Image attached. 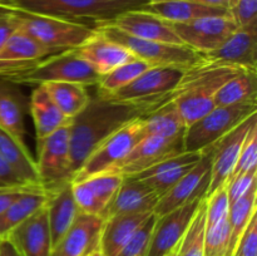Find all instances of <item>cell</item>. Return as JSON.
I'll return each mask as SVG.
<instances>
[{"instance_id": "6da1fadb", "label": "cell", "mask_w": 257, "mask_h": 256, "mask_svg": "<svg viewBox=\"0 0 257 256\" xmlns=\"http://www.w3.org/2000/svg\"><path fill=\"white\" fill-rule=\"evenodd\" d=\"M157 108V105L147 103L115 99L98 92L95 95H90L88 104L70 119V165L73 176L105 138L127 123L145 117Z\"/></svg>"}, {"instance_id": "7a4b0ae2", "label": "cell", "mask_w": 257, "mask_h": 256, "mask_svg": "<svg viewBox=\"0 0 257 256\" xmlns=\"http://www.w3.org/2000/svg\"><path fill=\"white\" fill-rule=\"evenodd\" d=\"M242 70L203 62L185 70L180 84L173 90L170 99L177 107L186 127L210 113L216 107V92L226 80Z\"/></svg>"}, {"instance_id": "3957f363", "label": "cell", "mask_w": 257, "mask_h": 256, "mask_svg": "<svg viewBox=\"0 0 257 256\" xmlns=\"http://www.w3.org/2000/svg\"><path fill=\"white\" fill-rule=\"evenodd\" d=\"M0 78L17 85L37 87L52 82H70L92 87L98 84L102 75L98 74L92 65L80 57L77 48H74L35 60Z\"/></svg>"}, {"instance_id": "277c9868", "label": "cell", "mask_w": 257, "mask_h": 256, "mask_svg": "<svg viewBox=\"0 0 257 256\" xmlns=\"http://www.w3.org/2000/svg\"><path fill=\"white\" fill-rule=\"evenodd\" d=\"M0 12L12 19L15 29L27 33L38 43L54 52L80 47L97 33L93 25L30 13L3 2H0Z\"/></svg>"}, {"instance_id": "5b68a950", "label": "cell", "mask_w": 257, "mask_h": 256, "mask_svg": "<svg viewBox=\"0 0 257 256\" xmlns=\"http://www.w3.org/2000/svg\"><path fill=\"white\" fill-rule=\"evenodd\" d=\"M8 5L58 19L95 27L133 9H142L147 0H0Z\"/></svg>"}, {"instance_id": "8992f818", "label": "cell", "mask_w": 257, "mask_h": 256, "mask_svg": "<svg viewBox=\"0 0 257 256\" xmlns=\"http://www.w3.org/2000/svg\"><path fill=\"white\" fill-rule=\"evenodd\" d=\"M94 28L110 40L119 43L131 50L136 58L152 67H170L187 70L202 62V55L186 45L138 39L105 23L97 24Z\"/></svg>"}, {"instance_id": "52a82bcc", "label": "cell", "mask_w": 257, "mask_h": 256, "mask_svg": "<svg viewBox=\"0 0 257 256\" xmlns=\"http://www.w3.org/2000/svg\"><path fill=\"white\" fill-rule=\"evenodd\" d=\"M255 113H257L256 100L226 107H215L205 117L186 128L183 135V150L190 152H205Z\"/></svg>"}, {"instance_id": "ba28073f", "label": "cell", "mask_w": 257, "mask_h": 256, "mask_svg": "<svg viewBox=\"0 0 257 256\" xmlns=\"http://www.w3.org/2000/svg\"><path fill=\"white\" fill-rule=\"evenodd\" d=\"M69 124L70 122L37 143L38 158L35 162L40 185L47 193L72 182Z\"/></svg>"}, {"instance_id": "9c48e42d", "label": "cell", "mask_w": 257, "mask_h": 256, "mask_svg": "<svg viewBox=\"0 0 257 256\" xmlns=\"http://www.w3.org/2000/svg\"><path fill=\"white\" fill-rule=\"evenodd\" d=\"M143 137V117L123 125L99 143L88 156L79 170L74 173L72 182L115 168Z\"/></svg>"}, {"instance_id": "30bf717a", "label": "cell", "mask_w": 257, "mask_h": 256, "mask_svg": "<svg viewBox=\"0 0 257 256\" xmlns=\"http://www.w3.org/2000/svg\"><path fill=\"white\" fill-rule=\"evenodd\" d=\"M183 73L185 70L177 68L151 67L132 83L109 95L125 102L147 103L160 107L170 99Z\"/></svg>"}, {"instance_id": "8fae6325", "label": "cell", "mask_w": 257, "mask_h": 256, "mask_svg": "<svg viewBox=\"0 0 257 256\" xmlns=\"http://www.w3.org/2000/svg\"><path fill=\"white\" fill-rule=\"evenodd\" d=\"M183 45L200 54L212 52L220 47L236 29L231 15H215L188 23H171Z\"/></svg>"}, {"instance_id": "7c38bea8", "label": "cell", "mask_w": 257, "mask_h": 256, "mask_svg": "<svg viewBox=\"0 0 257 256\" xmlns=\"http://www.w3.org/2000/svg\"><path fill=\"white\" fill-rule=\"evenodd\" d=\"M210 176L211 152L207 150L202 153L200 161L178 182L161 196L153 210L156 217H161L186 203L206 197L210 186Z\"/></svg>"}, {"instance_id": "4fadbf2b", "label": "cell", "mask_w": 257, "mask_h": 256, "mask_svg": "<svg viewBox=\"0 0 257 256\" xmlns=\"http://www.w3.org/2000/svg\"><path fill=\"white\" fill-rule=\"evenodd\" d=\"M255 124H257V113L246 118L237 127L221 138L215 146L208 148L211 152V176L206 196L227 183V181L232 177L243 141Z\"/></svg>"}, {"instance_id": "5bb4252c", "label": "cell", "mask_w": 257, "mask_h": 256, "mask_svg": "<svg viewBox=\"0 0 257 256\" xmlns=\"http://www.w3.org/2000/svg\"><path fill=\"white\" fill-rule=\"evenodd\" d=\"M203 198L186 203L161 217H156L146 256H168L173 252L182 241Z\"/></svg>"}, {"instance_id": "9a60e30c", "label": "cell", "mask_w": 257, "mask_h": 256, "mask_svg": "<svg viewBox=\"0 0 257 256\" xmlns=\"http://www.w3.org/2000/svg\"><path fill=\"white\" fill-rule=\"evenodd\" d=\"M257 24L237 28L222 44L202 55V62L243 70L257 68Z\"/></svg>"}, {"instance_id": "2e32d148", "label": "cell", "mask_w": 257, "mask_h": 256, "mask_svg": "<svg viewBox=\"0 0 257 256\" xmlns=\"http://www.w3.org/2000/svg\"><path fill=\"white\" fill-rule=\"evenodd\" d=\"M124 176L117 171H104L72 182V192L80 212L102 217L105 207L122 185Z\"/></svg>"}, {"instance_id": "e0dca14e", "label": "cell", "mask_w": 257, "mask_h": 256, "mask_svg": "<svg viewBox=\"0 0 257 256\" xmlns=\"http://www.w3.org/2000/svg\"><path fill=\"white\" fill-rule=\"evenodd\" d=\"M183 136L178 137H158V136H145L127 155V157L115 168L124 177H131L162 160L182 152Z\"/></svg>"}, {"instance_id": "ac0fdd59", "label": "cell", "mask_w": 257, "mask_h": 256, "mask_svg": "<svg viewBox=\"0 0 257 256\" xmlns=\"http://www.w3.org/2000/svg\"><path fill=\"white\" fill-rule=\"evenodd\" d=\"M105 24L113 25L120 32L138 39L183 45L171 23L143 9L125 12Z\"/></svg>"}, {"instance_id": "d6986e66", "label": "cell", "mask_w": 257, "mask_h": 256, "mask_svg": "<svg viewBox=\"0 0 257 256\" xmlns=\"http://www.w3.org/2000/svg\"><path fill=\"white\" fill-rule=\"evenodd\" d=\"M5 240L20 256H50L53 246L45 205L18 225Z\"/></svg>"}, {"instance_id": "ffe728a7", "label": "cell", "mask_w": 257, "mask_h": 256, "mask_svg": "<svg viewBox=\"0 0 257 256\" xmlns=\"http://www.w3.org/2000/svg\"><path fill=\"white\" fill-rule=\"evenodd\" d=\"M103 222L100 216L80 212L69 230L53 246L50 256H88L99 247Z\"/></svg>"}, {"instance_id": "44dd1931", "label": "cell", "mask_w": 257, "mask_h": 256, "mask_svg": "<svg viewBox=\"0 0 257 256\" xmlns=\"http://www.w3.org/2000/svg\"><path fill=\"white\" fill-rule=\"evenodd\" d=\"M202 153L182 151L151 166L150 168L137 175L131 176V178L142 181L158 195L163 196L200 161Z\"/></svg>"}, {"instance_id": "7402d4cb", "label": "cell", "mask_w": 257, "mask_h": 256, "mask_svg": "<svg viewBox=\"0 0 257 256\" xmlns=\"http://www.w3.org/2000/svg\"><path fill=\"white\" fill-rule=\"evenodd\" d=\"M161 196L142 181L124 177L114 197L105 207L102 218L107 220L125 213L153 212Z\"/></svg>"}, {"instance_id": "603a6c76", "label": "cell", "mask_w": 257, "mask_h": 256, "mask_svg": "<svg viewBox=\"0 0 257 256\" xmlns=\"http://www.w3.org/2000/svg\"><path fill=\"white\" fill-rule=\"evenodd\" d=\"M77 50L99 75L107 74L114 68L136 58L131 50L119 43L110 40L98 30L89 40L78 47Z\"/></svg>"}, {"instance_id": "cb8c5ba5", "label": "cell", "mask_w": 257, "mask_h": 256, "mask_svg": "<svg viewBox=\"0 0 257 256\" xmlns=\"http://www.w3.org/2000/svg\"><path fill=\"white\" fill-rule=\"evenodd\" d=\"M54 53L58 52L45 48L27 33L15 29L0 48V77Z\"/></svg>"}, {"instance_id": "d4e9b609", "label": "cell", "mask_w": 257, "mask_h": 256, "mask_svg": "<svg viewBox=\"0 0 257 256\" xmlns=\"http://www.w3.org/2000/svg\"><path fill=\"white\" fill-rule=\"evenodd\" d=\"M47 195L45 207H47L48 222H49L50 236H52V246H54L69 230L77 216L80 213V210L73 197L72 182L65 183L62 187Z\"/></svg>"}, {"instance_id": "484cf974", "label": "cell", "mask_w": 257, "mask_h": 256, "mask_svg": "<svg viewBox=\"0 0 257 256\" xmlns=\"http://www.w3.org/2000/svg\"><path fill=\"white\" fill-rule=\"evenodd\" d=\"M152 215L153 212L125 213L104 220L99 240V247L105 256L117 255Z\"/></svg>"}, {"instance_id": "4316f807", "label": "cell", "mask_w": 257, "mask_h": 256, "mask_svg": "<svg viewBox=\"0 0 257 256\" xmlns=\"http://www.w3.org/2000/svg\"><path fill=\"white\" fill-rule=\"evenodd\" d=\"M25 97L17 84L0 78V128L25 143Z\"/></svg>"}, {"instance_id": "83f0119b", "label": "cell", "mask_w": 257, "mask_h": 256, "mask_svg": "<svg viewBox=\"0 0 257 256\" xmlns=\"http://www.w3.org/2000/svg\"><path fill=\"white\" fill-rule=\"evenodd\" d=\"M29 109L34 123L37 143L70 122L69 118L65 117L53 102L44 85H37L32 90Z\"/></svg>"}, {"instance_id": "f1b7e54d", "label": "cell", "mask_w": 257, "mask_h": 256, "mask_svg": "<svg viewBox=\"0 0 257 256\" xmlns=\"http://www.w3.org/2000/svg\"><path fill=\"white\" fill-rule=\"evenodd\" d=\"M168 23H188L192 20L215 15H231L230 12L220 8H211L193 0H158L150 2L142 8Z\"/></svg>"}, {"instance_id": "f546056e", "label": "cell", "mask_w": 257, "mask_h": 256, "mask_svg": "<svg viewBox=\"0 0 257 256\" xmlns=\"http://www.w3.org/2000/svg\"><path fill=\"white\" fill-rule=\"evenodd\" d=\"M0 157L15 171L20 180L30 186L40 185L37 162L30 155L27 145L19 142L0 128Z\"/></svg>"}, {"instance_id": "4dcf8cb0", "label": "cell", "mask_w": 257, "mask_h": 256, "mask_svg": "<svg viewBox=\"0 0 257 256\" xmlns=\"http://www.w3.org/2000/svg\"><path fill=\"white\" fill-rule=\"evenodd\" d=\"M48 195L43 188H34L22 193L17 200L13 201L9 207L0 213V241L23 222L25 218L42 208L47 202Z\"/></svg>"}, {"instance_id": "1f68e13d", "label": "cell", "mask_w": 257, "mask_h": 256, "mask_svg": "<svg viewBox=\"0 0 257 256\" xmlns=\"http://www.w3.org/2000/svg\"><path fill=\"white\" fill-rule=\"evenodd\" d=\"M186 124L177 107L171 99L143 117V135L158 137H178L185 135Z\"/></svg>"}, {"instance_id": "d6a6232c", "label": "cell", "mask_w": 257, "mask_h": 256, "mask_svg": "<svg viewBox=\"0 0 257 256\" xmlns=\"http://www.w3.org/2000/svg\"><path fill=\"white\" fill-rule=\"evenodd\" d=\"M257 98L256 70H242L226 80L215 94L216 107L252 102Z\"/></svg>"}, {"instance_id": "836d02e7", "label": "cell", "mask_w": 257, "mask_h": 256, "mask_svg": "<svg viewBox=\"0 0 257 256\" xmlns=\"http://www.w3.org/2000/svg\"><path fill=\"white\" fill-rule=\"evenodd\" d=\"M42 85H44L53 102L69 119L77 115L90 99L87 87L78 83L52 82Z\"/></svg>"}, {"instance_id": "e575fe53", "label": "cell", "mask_w": 257, "mask_h": 256, "mask_svg": "<svg viewBox=\"0 0 257 256\" xmlns=\"http://www.w3.org/2000/svg\"><path fill=\"white\" fill-rule=\"evenodd\" d=\"M256 200L257 187L243 196L242 198L231 203L230 211H228V222L231 227L230 256L235 251L243 231L246 230L250 221L256 216Z\"/></svg>"}, {"instance_id": "d590c367", "label": "cell", "mask_w": 257, "mask_h": 256, "mask_svg": "<svg viewBox=\"0 0 257 256\" xmlns=\"http://www.w3.org/2000/svg\"><path fill=\"white\" fill-rule=\"evenodd\" d=\"M152 65H150L148 63L143 62L138 58H135V59L114 68L107 74L102 75L98 84L95 85L97 92L100 93V94H113L114 92L119 90L120 88L132 83L136 78L140 77L143 72L150 69Z\"/></svg>"}, {"instance_id": "8d00e7d4", "label": "cell", "mask_w": 257, "mask_h": 256, "mask_svg": "<svg viewBox=\"0 0 257 256\" xmlns=\"http://www.w3.org/2000/svg\"><path fill=\"white\" fill-rule=\"evenodd\" d=\"M206 197L201 202L192 222L178 245V256H205Z\"/></svg>"}, {"instance_id": "74e56055", "label": "cell", "mask_w": 257, "mask_h": 256, "mask_svg": "<svg viewBox=\"0 0 257 256\" xmlns=\"http://www.w3.org/2000/svg\"><path fill=\"white\" fill-rule=\"evenodd\" d=\"M231 227L228 216L205 231V256H230Z\"/></svg>"}, {"instance_id": "f35d334b", "label": "cell", "mask_w": 257, "mask_h": 256, "mask_svg": "<svg viewBox=\"0 0 257 256\" xmlns=\"http://www.w3.org/2000/svg\"><path fill=\"white\" fill-rule=\"evenodd\" d=\"M230 206L227 183H225L212 193L206 196V226H211L227 217Z\"/></svg>"}, {"instance_id": "ab89813d", "label": "cell", "mask_w": 257, "mask_h": 256, "mask_svg": "<svg viewBox=\"0 0 257 256\" xmlns=\"http://www.w3.org/2000/svg\"><path fill=\"white\" fill-rule=\"evenodd\" d=\"M155 222L156 216L153 213L115 256H146L153 227H155Z\"/></svg>"}, {"instance_id": "60d3db41", "label": "cell", "mask_w": 257, "mask_h": 256, "mask_svg": "<svg viewBox=\"0 0 257 256\" xmlns=\"http://www.w3.org/2000/svg\"><path fill=\"white\" fill-rule=\"evenodd\" d=\"M256 175L257 168L247 172L236 173L227 181V193L231 203L236 202L257 187Z\"/></svg>"}, {"instance_id": "b9f144b4", "label": "cell", "mask_w": 257, "mask_h": 256, "mask_svg": "<svg viewBox=\"0 0 257 256\" xmlns=\"http://www.w3.org/2000/svg\"><path fill=\"white\" fill-rule=\"evenodd\" d=\"M256 168H257V124H255L252 128H251L248 135L246 136L245 141H243L242 148H241L237 165H236L233 175H236V173L247 172V171L256 170Z\"/></svg>"}, {"instance_id": "7bdbcfd3", "label": "cell", "mask_w": 257, "mask_h": 256, "mask_svg": "<svg viewBox=\"0 0 257 256\" xmlns=\"http://www.w3.org/2000/svg\"><path fill=\"white\" fill-rule=\"evenodd\" d=\"M230 14L237 28L257 24V0H232Z\"/></svg>"}, {"instance_id": "ee69618b", "label": "cell", "mask_w": 257, "mask_h": 256, "mask_svg": "<svg viewBox=\"0 0 257 256\" xmlns=\"http://www.w3.org/2000/svg\"><path fill=\"white\" fill-rule=\"evenodd\" d=\"M231 256H257V217L252 218Z\"/></svg>"}, {"instance_id": "f6af8a7d", "label": "cell", "mask_w": 257, "mask_h": 256, "mask_svg": "<svg viewBox=\"0 0 257 256\" xmlns=\"http://www.w3.org/2000/svg\"><path fill=\"white\" fill-rule=\"evenodd\" d=\"M34 188H43L42 186H18V187H0V213L4 212L10 203L17 200L22 193ZM44 190V188H43Z\"/></svg>"}, {"instance_id": "bcb514c9", "label": "cell", "mask_w": 257, "mask_h": 256, "mask_svg": "<svg viewBox=\"0 0 257 256\" xmlns=\"http://www.w3.org/2000/svg\"><path fill=\"white\" fill-rule=\"evenodd\" d=\"M18 186H30L23 182L15 171L0 157V187H18Z\"/></svg>"}, {"instance_id": "7dc6e473", "label": "cell", "mask_w": 257, "mask_h": 256, "mask_svg": "<svg viewBox=\"0 0 257 256\" xmlns=\"http://www.w3.org/2000/svg\"><path fill=\"white\" fill-rule=\"evenodd\" d=\"M15 30L12 19L5 13L0 12V48L5 44L8 38Z\"/></svg>"}, {"instance_id": "c3c4849f", "label": "cell", "mask_w": 257, "mask_h": 256, "mask_svg": "<svg viewBox=\"0 0 257 256\" xmlns=\"http://www.w3.org/2000/svg\"><path fill=\"white\" fill-rule=\"evenodd\" d=\"M193 2L200 3V4L206 5V7L220 8V9H226L230 12V7L232 0H193Z\"/></svg>"}, {"instance_id": "681fc988", "label": "cell", "mask_w": 257, "mask_h": 256, "mask_svg": "<svg viewBox=\"0 0 257 256\" xmlns=\"http://www.w3.org/2000/svg\"><path fill=\"white\" fill-rule=\"evenodd\" d=\"M2 256H20V255L17 252V250L13 247L12 243L8 242L7 240H3Z\"/></svg>"}, {"instance_id": "f907efd6", "label": "cell", "mask_w": 257, "mask_h": 256, "mask_svg": "<svg viewBox=\"0 0 257 256\" xmlns=\"http://www.w3.org/2000/svg\"><path fill=\"white\" fill-rule=\"evenodd\" d=\"M88 256H105V255H104V253H103V251L100 250V247H98V248H95V250L93 251V252H90Z\"/></svg>"}, {"instance_id": "816d5d0a", "label": "cell", "mask_w": 257, "mask_h": 256, "mask_svg": "<svg viewBox=\"0 0 257 256\" xmlns=\"http://www.w3.org/2000/svg\"><path fill=\"white\" fill-rule=\"evenodd\" d=\"M168 256H178V247L176 248V250L173 251V252H171L170 255H168Z\"/></svg>"}, {"instance_id": "f5cc1de1", "label": "cell", "mask_w": 257, "mask_h": 256, "mask_svg": "<svg viewBox=\"0 0 257 256\" xmlns=\"http://www.w3.org/2000/svg\"><path fill=\"white\" fill-rule=\"evenodd\" d=\"M2 246H3V241H0V256H2Z\"/></svg>"}, {"instance_id": "db71d44e", "label": "cell", "mask_w": 257, "mask_h": 256, "mask_svg": "<svg viewBox=\"0 0 257 256\" xmlns=\"http://www.w3.org/2000/svg\"><path fill=\"white\" fill-rule=\"evenodd\" d=\"M147 2L148 3H150V2H158V0H147Z\"/></svg>"}]
</instances>
